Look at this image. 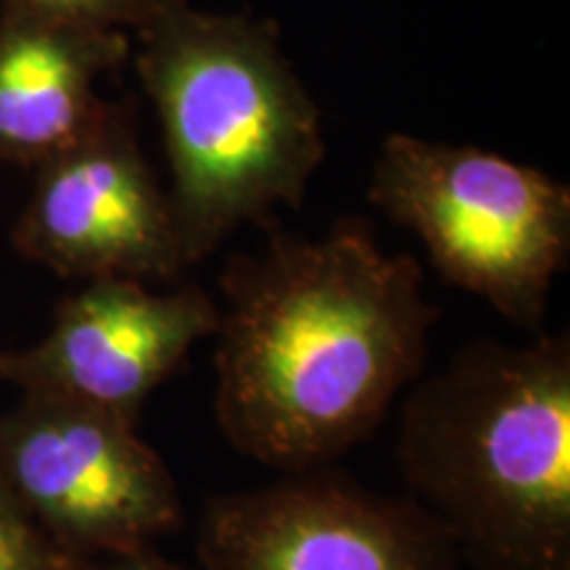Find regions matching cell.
Instances as JSON below:
<instances>
[{
  "label": "cell",
  "instance_id": "6da1fadb",
  "mask_svg": "<svg viewBox=\"0 0 570 570\" xmlns=\"http://www.w3.org/2000/svg\"><path fill=\"white\" fill-rule=\"evenodd\" d=\"M267 227L219 277L214 417L235 452L304 473L373 436L423 375L439 309L417 259L383 252L360 219L320 240Z\"/></svg>",
  "mask_w": 570,
  "mask_h": 570
},
{
  "label": "cell",
  "instance_id": "7a4b0ae2",
  "mask_svg": "<svg viewBox=\"0 0 570 570\" xmlns=\"http://www.w3.org/2000/svg\"><path fill=\"white\" fill-rule=\"evenodd\" d=\"M396 462L475 570H570V338H481L420 375Z\"/></svg>",
  "mask_w": 570,
  "mask_h": 570
},
{
  "label": "cell",
  "instance_id": "3957f363",
  "mask_svg": "<svg viewBox=\"0 0 570 570\" xmlns=\"http://www.w3.org/2000/svg\"><path fill=\"white\" fill-rule=\"evenodd\" d=\"M132 38L161 122L185 262L206 259L240 225H273L277 206L298 209L325 135L275 21L154 0Z\"/></svg>",
  "mask_w": 570,
  "mask_h": 570
},
{
  "label": "cell",
  "instance_id": "277c9868",
  "mask_svg": "<svg viewBox=\"0 0 570 570\" xmlns=\"http://www.w3.org/2000/svg\"><path fill=\"white\" fill-rule=\"evenodd\" d=\"M367 198L423 240L446 283L512 325H541L570 254L568 185L481 148L394 132Z\"/></svg>",
  "mask_w": 570,
  "mask_h": 570
},
{
  "label": "cell",
  "instance_id": "5b68a950",
  "mask_svg": "<svg viewBox=\"0 0 570 570\" xmlns=\"http://www.w3.org/2000/svg\"><path fill=\"white\" fill-rule=\"evenodd\" d=\"M0 483L82 560L146 550L183 525L175 475L135 425L63 399L21 394L0 415Z\"/></svg>",
  "mask_w": 570,
  "mask_h": 570
},
{
  "label": "cell",
  "instance_id": "8992f818",
  "mask_svg": "<svg viewBox=\"0 0 570 570\" xmlns=\"http://www.w3.org/2000/svg\"><path fill=\"white\" fill-rule=\"evenodd\" d=\"M198 570H458L446 531L410 497L327 470L206 502Z\"/></svg>",
  "mask_w": 570,
  "mask_h": 570
},
{
  "label": "cell",
  "instance_id": "52a82bcc",
  "mask_svg": "<svg viewBox=\"0 0 570 570\" xmlns=\"http://www.w3.org/2000/svg\"><path fill=\"white\" fill-rule=\"evenodd\" d=\"M11 244L69 281L180 283L188 273L167 190L142 156L130 109L111 106L90 135L35 167Z\"/></svg>",
  "mask_w": 570,
  "mask_h": 570
},
{
  "label": "cell",
  "instance_id": "ba28073f",
  "mask_svg": "<svg viewBox=\"0 0 570 570\" xmlns=\"http://www.w3.org/2000/svg\"><path fill=\"white\" fill-rule=\"evenodd\" d=\"M219 327V306L198 285L88 281L56 306L38 344L0 352V381L138 423L148 396Z\"/></svg>",
  "mask_w": 570,
  "mask_h": 570
},
{
  "label": "cell",
  "instance_id": "9c48e42d",
  "mask_svg": "<svg viewBox=\"0 0 570 570\" xmlns=\"http://www.w3.org/2000/svg\"><path fill=\"white\" fill-rule=\"evenodd\" d=\"M132 56V35L0 11V164L40 167L111 111L98 82Z\"/></svg>",
  "mask_w": 570,
  "mask_h": 570
},
{
  "label": "cell",
  "instance_id": "30bf717a",
  "mask_svg": "<svg viewBox=\"0 0 570 570\" xmlns=\"http://www.w3.org/2000/svg\"><path fill=\"white\" fill-rule=\"evenodd\" d=\"M90 562L61 550L0 483V570H90Z\"/></svg>",
  "mask_w": 570,
  "mask_h": 570
},
{
  "label": "cell",
  "instance_id": "8fae6325",
  "mask_svg": "<svg viewBox=\"0 0 570 570\" xmlns=\"http://www.w3.org/2000/svg\"><path fill=\"white\" fill-rule=\"evenodd\" d=\"M151 6L154 0H0V11L32 13L42 19L122 30L130 35L146 19Z\"/></svg>",
  "mask_w": 570,
  "mask_h": 570
},
{
  "label": "cell",
  "instance_id": "7c38bea8",
  "mask_svg": "<svg viewBox=\"0 0 570 570\" xmlns=\"http://www.w3.org/2000/svg\"><path fill=\"white\" fill-rule=\"evenodd\" d=\"M90 570H198V568L180 566V562L164 558V554L156 552L154 547H146V550H138V552L92 560Z\"/></svg>",
  "mask_w": 570,
  "mask_h": 570
}]
</instances>
